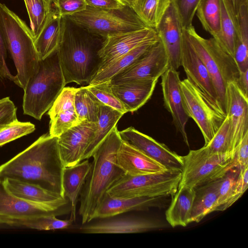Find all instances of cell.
<instances>
[{"mask_svg": "<svg viewBox=\"0 0 248 248\" xmlns=\"http://www.w3.org/2000/svg\"><path fill=\"white\" fill-rule=\"evenodd\" d=\"M157 81L135 80L110 85L112 93L123 104L127 112H133L149 100Z\"/></svg>", "mask_w": 248, "mask_h": 248, "instance_id": "cell-24", "label": "cell"}, {"mask_svg": "<svg viewBox=\"0 0 248 248\" xmlns=\"http://www.w3.org/2000/svg\"><path fill=\"white\" fill-rule=\"evenodd\" d=\"M233 169L220 179L216 211L225 210L241 197L236 186L239 170L234 172Z\"/></svg>", "mask_w": 248, "mask_h": 248, "instance_id": "cell-38", "label": "cell"}, {"mask_svg": "<svg viewBox=\"0 0 248 248\" xmlns=\"http://www.w3.org/2000/svg\"><path fill=\"white\" fill-rule=\"evenodd\" d=\"M236 186L238 193L242 196L248 187V167L239 170Z\"/></svg>", "mask_w": 248, "mask_h": 248, "instance_id": "cell-49", "label": "cell"}, {"mask_svg": "<svg viewBox=\"0 0 248 248\" xmlns=\"http://www.w3.org/2000/svg\"><path fill=\"white\" fill-rule=\"evenodd\" d=\"M55 9L62 17L81 12L87 7L85 0H54Z\"/></svg>", "mask_w": 248, "mask_h": 248, "instance_id": "cell-44", "label": "cell"}, {"mask_svg": "<svg viewBox=\"0 0 248 248\" xmlns=\"http://www.w3.org/2000/svg\"><path fill=\"white\" fill-rule=\"evenodd\" d=\"M161 77L164 106L171 114L176 130L189 146L186 127L189 117L184 104L179 73L177 70L168 68Z\"/></svg>", "mask_w": 248, "mask_h": 248, "instance_id": "cell-17", "label": "cell"}, {"mask_svg": "<svg viewBox=\"0 0 248 248\" xmlns=\"http://www.w3.org/2000/svg\"></svg>", "mask_w": 248, "mask_h": 248, "instance_id": "cell-53", "label": "cell"}, {"mask_svg": "<svg viewBox=\"0 0 248 248\" xmlns=\"http://www.w3.org/2000/svg\"><path fill=\"white\" fill-rule=\"evenodd\" d=\"M236 41L233 58L240 72L248 69V4L235 17Z\"/></svg>", "mask_w": 248, "mask_h": 248, "instance_id": "cell-32", "label": "cell"}, {"mask_svg": "<svg viewBox=\"0 0 248 248\" xmlns=\"http://www.w3.org/2000/svg\"><path fill=\"white\" fill-rule=\"evenodd\" d=\"M104 39L63 17L62 35L58 53L65 84L89 83L100 68L99 51Z\"/></svg>", "mask_w": 248, "mask_h": 248, "instance_id": "cell-2", "label": "cell"}, {"mask_svg": "<svg viewBox=\"0 0 248 248\" xmlns=\"http://www.w3.org/2000/svg\"><path fill=\"white\" fill-rule=\"evenodd\" d=\"M155 30L164 47L169 68L177 70L181 66L184 29L172 1Z\"/></svg>", "mask_w": 248, "mask_h": 248, "instance_id": "cell-13", "label": "cell"}, {"mask_svg": "<svg viewBox=\"0 0 248 248\" xmlns=\"http://www.w3.org/2000/svg\"><path fill=\"white\" fill-rule=\"evenodd\" d=\"M237 84L244 94L248 97V69L240 72Z\"/></svg>", "mask_w": 248, "mask_h": 248, "instance_id": "cell-51", "label": "cell"}, {"mask_svg": "<svg viewBox=\"0 0 248 248\" xmlns=\"http://www.w3.org/2000/svg\"><path fill=\"white\" fill-rule=\"evenodd\" d=\"M117 165L130 175H139L163 171L167 169L128 142L122 140L116 156Z\"/></svg>", "mask_w": 248, "mask_h": 248, "instance_id": "cell-23", "label": "cell"}, {"mask_svg": "<svg viewBox=\"0 0 248 248\" xmlns=\"http://www.w3.org/2000/svg\"><path fill=\"white\" fill-rule=\"evenodd\" d=\"M63 31V17L56 9L51 14L44 27L34 39V44L40 60L58 50Z\"/></svg>", "mask_w": 248, "mask_h": 248, "instance_id": "cell-27", "label": "cell"}, {"mask_svg": "<svg viewBox=\"0 0 248 248\" xmlns=\"http://www.w3.org/2000/svg\"><path fill=\"white\" fill-rule=\"evenodd\" d=\"M122 141L115 126L92 156L91 169L79 195L78 214L82 225L91 221L96 208L108 189L125 174L116 163Z\"/></svg>", "mask_w": 248, "mask_h": 248, "instance_id": "cell-3", "label": "cell"}, {"mask_svg": "<svg viewBox=\"0 0 248 248\" xmlns=\"http://www.w3.org/2000/svg\"><path fill=\"white\" fill-rule=\"evenodd\" d=\"M7 50L4 35L0 25V79H8L14 82L15 76L10 73L6 62Z\"/></svg>", "mask_w": 248, "mask_h": 248, "instance_id": "cell-47", "label": "cell"}, {"mask_svg": "<svg viewBox=\"0 0 248 248\" xmlns=\"http://www.w3.org/2000/svg\"><path fill=\"white\" fill-rule=\"evenodd\" d=\"M1 181L11 194L30 202L43 203L63 198L57 192L30 183L11 178H5Z\"/></svg>", "mask_w": 248, "mask_h": 248, "instance_id": "cell-29", "label": "cell"}, {"mask_svg": "<svg viewBox=\"0 0 248 248\" xmlns=\"http://www.w3.org/2000/svg\"><path fill=\"white\" fill-rule=\"evenodd\" d=\"M64 167L58 137L45 134L0 166V180L11 178L30 183L63 197L62 177Z\"/></svg>", "mask_w": 248, "mask_h": 248, "instance_id": "cell-1", "label": "cell"}, {"mask_svg": "<svg viewBox=\"0 0 248 248\" xmlns=\"http://www.w3.org/2000/svg\"><path fill=\"white\" fill-rule=\"evenodd\" d=\"M172 0H137L130 7L148 27L155 29Z\"/></svg>", "mask_w": 248, "mask_h": 248, "instance_id": "cell-34", "label": "cell"}, {"mask_svg": "<svg viewBox=\"0 0 248 248\" xmlns=\"http://www.w3.org/2000/svg\"><path fill=\"white\" fill-rule=\"evenodd\" d=\"M0 25L17 74L14 83L23 89L37 69L40 59L30 28L5 4L0 3Z\"/></svg>", "mask_w": 248, "mask_h": 248, "instance_id": "cell-4", "label": "cell"}, {"mask_svg": "<svg viewBox=\"0 0 248 248\" xmlns=\"http://www.w3.org/2000/svg\"><path fill=\"white\" fill-rule=\"evenodd\" d=\"M184 31L193 49L205 64L219 105L226 114V87L232 81L237 83L240 74L234 58L214 38L205 39L199 35L193 26Z\"/></svg>", "mask_w": 248, "mask_h": 248, "instance_id": "cell-6", "label": "cell"}, {"mask_svg": "<svg viewBox=\"0 0 248 248\" xmlns=\"http://www.w3.org/2000/svg\"><path fill=\"white\" fill-rule=\"evenodd\" d=\"M100 103L87 86L77 88L74 105L79 122L87 121L96 123Z\"/></svg>", "mask_w": 248, "mask_h": 248, "instance_id": "cell-37", "label": "cell"}, {"mask_svg": "<svg viewBox=\"0 0 248 248\" xmlns=\"http://www.w3.org/2000/svg\"><path fill=\"white\" fill-rule=\"evenodd\" d=\"M87 87L89 91L101 103L123 114L127 112L123 104L112 93L109 81L95 85H88Z\"/></svg>", "mask_w": 248, "mask_h": 248, "instance_id": "cell-41", "label": "cell"}, {"mask_svg": "<svg viewBox=\"0 0 248 248\" xmlns=\"http://www.w3.org/2000/svg\"><path fill=\"white\" fill-rule=\"evenodd\" d=\"M222 0H201L196 13L203 29L217 41L220 33Z\"/></svg>", "mask_w": 248, "mask_h": 248, "instance_id": "cell-35", "label": "cell"}, {"mask_svg": "<svg viewBox=\"0 0 248 248\" xmlns=\"http://www.w3.org/2000/svg\"><path fill=\"white\" fill-rule=\"evenodd\" d=\"M29 15L30 29L35 39L55 9L54 0H24Z\"/></svg>", "mask_w": 248, "mask_h": 248, "instance_id": "cell-36", "label": "cell"}, {"mask_svg": "<svg viewBox=\"0 0 248 248\" xmlns=\"http://www.w3.org/2000/svg\"><path fill=\"white\" fill-rule=\"evenodd\" d=\"M225 108L231 121L232 142L235 151L248 132V97L235 81L230 82L226 87Z\"/></svg>", "mask_w": 248, "mask_h": 248, "instance_id": "cell-20", "label": "cell"}, {"mask_svg": "<svg viewBox=\"0 0 248 248\" xmlns=\"http://www.w3.org/2000/svg\"><path fill=\"white\" fill-rule=\"evenodd\" d=\"M204 146H205L212 153L234 156V149L232 142L231 121L227 115L210 141L206 145Z\"/></svg>", "mask_w": 248, "mask_h": 248, "instance_id": "cell-39", "label": "cell"}, {"mask_svg": "<svg viewBox=\"0 0 248 248\" xmlns=\"http://www.w3.org/2000/svg\"><path fill=\"white\" fill-rule=\"evenodd\" d=\"M232 17L234 19L242 7L248 4V0H222Z\"/></svg>", "mask_w": 248, "mask_h": 248, "instance_id": "cell-50", "label": "cell"}, {"mask_svg": "<svg viewBox=\"0 0 248 248\" xmlns=\"http://www.w3.org/2000/svg\"><path fill=\"white\" fill-rule=\"evenodd\" d=\"M180 86L186 113L199 127L206 145L227 114L212 104L187 78L181 81Z\"/></svg>", "mask_w": 248, "mask_h": 248, "instance_id": "cell-10", "label": "cell"}, {"mask_svg": "<svg viewBox=\"0 0 248 248\" xmlns=\"http://www.w3.org/2000/svg\"><path fill=\"white\" fill-rule=\"evenodd\" d=\"M76 90L73 87H64L48 110L50 136L58 137L80 123L74 105Z\"/></svg>", "mask_w": 248, "mask_h": 248, "instance_id": "cell-22", "label": "cell"}, {"mask_svg": "<svg viewBox=\"0 0 248 248\" xmlns=\"http://www.w3.org/2000/svg\"><path fill=\"white\" fill-rule=\"evenodd\" d=\"M234 157L235 167L237 169L248 167V132L236 147Z\"/></svg>", "mask_w": 248, "mask_h": 248, "instance_id": "cell-46", "label": "cell"}, {"mask_svg": "<svg viewBox=\"0 0 248 248\" xmlns=\"http://www.w3.org/2000/svg\"><path fill=\"white\" fill-rule=\"evenodd\" d=\"M158 40L159 38L157 36L137 46L112 62L106 68L98 73L91 80L88 85L109 81L114 76L129 66L145 53Z\"/></svg>", "mask_w": 248, "mask_h": 248, "instance_id": "cell-31", "label": "cell"}, {"mask_svg": "<svg viewBox=\"0 0 248 248\" xmlns=\"http://www.w3.org/2000/svg\"><path fill=\"white\" fill-rule=\"evenodd\" d=\"M65 17L87 32L104 39L148 27L128 5L113 9L87 6L84 11Z\"/></svg>", "mask_w": 248, "mask_h": 248, "instance_id": "cell-7", "label": "cell"}, {"mask_svg": "<svg viewBox=\"0 0 248 248\" xmlns=\"http://www.w3.org/2000/svg\"><path fill=\"white\" fill-rule=\"evenodd\" d=\"M35 125L29 122H22L17 120L0 128V147L33 132Z\"/></svg>", "mask_w": 248, "mask_h": 248, "instance_id": "cell-42", "label": "cell"}, {"mask_svg": "<svg viewBox=\"0 0 248 248\" xmlns=\"http://www.w3.org/2000/svg\"><path fill=\"white\" fill-rule=\"evenodd\" d=\"M87 6L102 9L122 8L127 5L122 0H85Z\"/></svg>", "mask_w": 248, "mask_h": 248, "instance_id": "cell-48", "label": "cell"}, {"mask_svg": "<svg viewBox=\"0 0 248 248\" xmlns=\"http://www.w3.org/2000/svg\"><path fill=\"white\" fill-rule=\"evenodd\" d=\"M181 171L167 169L139 175L124 174L107 191L116 198L165 197L172 195L178 188Z\"/></svg>", "mask_w": 248, "mask_h": 248, "instance_id": "cell-8", "label": "cell"}, {"mask_svg": "<svg viewBox=\"0 0 248 248\" xmlns=\"http://www.w3.org/2000/svg\"><path fill=\"white\" fill-rule=\"evenodd\" d=\"M195 196L194 189L182 184H179L176 191L171 196V202L165 216L172 228L186 227L190 223Z\"/></svg>", "mask_w": 248, "mask_h": 248, "instance_id": "cell-25", "label": "cell"}, {"mask_svg": "<svg viewBox=\"0 0 248 248\" xmlns=\"http://www.w3.org/2000/svg\"><path fill=\"white\" fill-rule=\"evenodd\" d=\"M122 140L126 141L167 169L182 170V156L170 150L166 145L143 134L133 127L119 131Z\"/></svg>", "mask_w": 248, "mask_h": 248, "instance_id": "cell-14", "label": "cell"}, {"mask_svg": "<svg viewBox=\"0 0 248 248\" xmlns=\"http://www.w3.org/2000/svg\"><path fill=\"white\" fill-rule=\"evenodd\" d=\"M96 123L83 121L58 137L61 157L65 167L83 161L85 151L94 135Z\"/></svg>", "mask_w": 248, "mask_h": 248, "instance_id": "cell-15", "label": "cell"}, {"mask_svg": "<svg viewBox=\"0 0 248 248\" xmlns=\"http://www.w3.org/2000/svg\"><path fill=\"white\" fill-rule=\"evenodd\" d=\"M219 182L220 179L195 189L190 223H198L209 214L216 211Z\"/></svg>", "mask_w": 248, "mask_h": 248, "instance_id": "cell-30", "label": "cell"}, {"mask_svg": "<svg viewBox=\"0 0 248 248\" xmlns=\"http://www.w3.org/2000/svg\"><path fill=\"white\" fill-rule=\"evenodd\" d=\"M124 114L102 103H100L98 120L93 137L86 148L83 160L92 157L96 149L110 133Z\"/></svg>", "mask_w": 248, "mask_h": 248, "instance_id": "cell-28", "label": "cell"}, {"mask_svg": "<svg viewBox=\"0 0 248 248\" xmlns=\"http://www.w3.org/2000/svg\"><path fill=\"white\" fill-rule=\"evenodd\" d=\"M181 66L183 67L187 78L212 104L224 112L218 103L208 70L203 62L193 49L184 30Z\"/></svg>", "mask_w": 248, "mask_h": 248, "instance_id": "cell-16", "label": "cell"}, {"mask_svg": "<svg viewBox=\"0 0 248 248\" xmlns=\"http://www.w3.org/2000/svg\"><path fill=\"white\" fill-rule=\"evenodd\" d=\"M164 197L116 198L107 193L96 208L91 221L105 218L133 211H145L164 205Z\"/></svg>", "mask_w": 248, "mask_h": 248, "instance_id": "cell-21", "label": "cell"}, {"mask_svg": "<svg viewBox=\"0 0 248 248\" xmlns=\"http://www.w3.org/2000/svg\"><path fill=\"white\" fill-rule=\"evenodd\" d=\"M183 167L179 184L194 189L218 180L235 167L232 155L212 153L205 146L182 156Z\"/></svg>", "mask_w": 248, "mask_h": 248, "instance_id": "cell-9", "label": "cell"}, {"mask_svg": "<svg viewBox=\"0 0 248 248\" xmlns=\"http://www.w3.org/2000/svg\"><path fill=\"white\" fill-rule=\"evenodd\" d=\"M169 68L164 47L159 40L129 66L114 76L110 85L135 80L158 79Z\"/></svg>", "mask_w": 248, "mask_h": 248, "instance_id": "cell-12", "label": "cell"}, {"mask_svg": "<svg viewBox=\"0 0 248 248\" xmlns=\"http://www.w3.org/2000/svg\"><path fill=\"white\" fill-rule=\"evenodd\" d=\"M65 85L57 50L40 60L23 89L24 114L40 120Z\"/></svg>", "mask_w": 248, "mask_h": 248, "instance_id": "cell-5", "label": "cell"}, {"mask_svg": "<svg viewBox=\"0 0 248 248\" xmlns=\"http://www.w3.org/2000/svg\"><path fill=\"white\" fill-rule=\"evenodd\" d=\"M127 5L130 6L137 0H122Z\"/></svg>", "mask_w": 248, "mask_h": 248, "instance_id": "cell-52", "label": "cell"}, {"mask_svg": "<svg viewBox=\"0 0 248 248\" xmlns=\"http://www.w3.org/2000/svg\"><path fill=\"white\" fill-rule=\"evenodd\" d=\"M91 167L88 159L70 167H64L62 173V185L63 197L67 198L71 205V216L74 221L76 219V206L78 197Z\"/></svg>", "mask_w": 248, "mask_h": 248, "instance_id": "cell-26", "label": "cell"}, {"mask_svg": "<svg viewBox=\"0 0 248 248\" xmlns=\"http://www.w3.org/2000/svg\"><path fill=\"white\" fill-rule=\"evenodd\" d=\"M236 36L234 19L227 11L222 0L220 33L219 39L217 42L233 57Z\"/></svg>", "mask_w": 248, "mask_h": 248, "instance_id": "cell-40", "label": "cell"}, {"mask_svg": "<svg viewBox=\"0 0 248 248\" xmlns=\"http://www.w3.org/2000/svg\"><path fill=\"white\" fill-rule=\"evenodd\" d=\"M201 0H172L179 15L182 28L191 27L197 7Z\"/></svg>", "mask_w": 248, "mask_h": 248, "instance_id": "cell-43", "label": "cell"}, {"mask_svg": "<svg viewBox=\"0 0 248 248\" xmlns=\"http://www.w3.org/2000/svg\"><path fill=\"white\" fill-rule=\"evenodd\" d=\"M56 216L46 215L37 217L14 218L0 216V224L41 231L62 230L69 228L74 221L71 218L59 219Z\"/></svg>", "mask_w": 248, "mask_h": 248, "instance_id": "cell-33", "label": "cell"}, {"mask_svg": "<svg viewBox=\"0 0 248 248\" xmlns=\"http://www.w3.org/2000/svg\"><path fill=\"white\" fill-rule=\"evenodd\" d=\"M103 219L95 223L82 225L79 228L80 232L88 234L136 233L163 227L156 222L141 217H112Z\"/></svg>", "mask_w": 248, "mask_h": 248, "instance_id": "cell-19", "label": "cell"}, {"mask_svg": "<svg viewBox=\"0 0 248 248\" xmlns=\"http://www.w3.org/2000/svg\"><path fill=\"white\" fill-rule=\"evenodd\" d=\"M71 210L70 202L65 198L37 203L17 197L7 191L0 180V216L14 218L51 215L57 216L71 212Z\"/></svg>", "mask_w": 248, "mask_h": 248, "instance_id": "cell-11", "label": "cell"}, {"mask_svg": "<svg viewBox=\"0 0 248 248\" xmlns=\"http://www.w3.org/2000/svg\"><path fill=\"white\" fill-rule=\"evenodd\" d=\"M16 109L9 97L0 99V128L17 120Z\"/></svg>", "mask_w": 248, "mask_h": 248, "instance_id": "cell-45", "label": "cell"}, {"mask_svg": "<svg viewBox=\"0 0 248 248\" xmlns=\"http://www.w3.org/2000/svg\"><path fill=\"white\" fill-rule=\"evenodd\" d=\"M157 36L155 29L147 27L104 38L99 51L101 64L98 73L137 46Z\"/></svg>", "mask_w": 248, "mask_h": 248, "instance_id": "cell-18", "label": "cell"}]
</instances>
